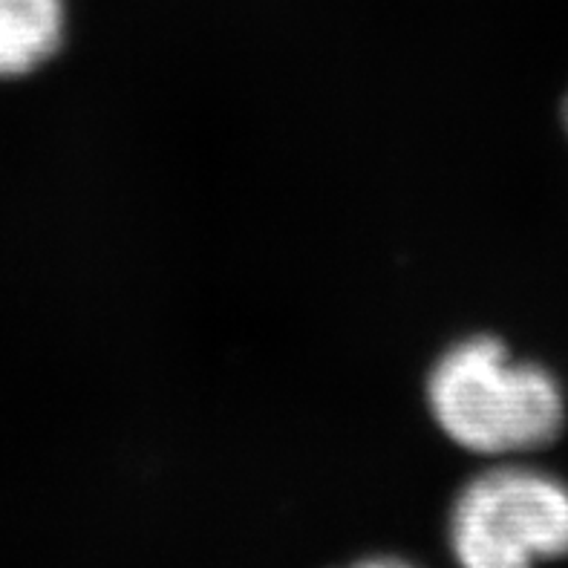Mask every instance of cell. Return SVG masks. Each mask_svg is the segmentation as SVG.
<instances>
[{
  "instance_id": "1",
  "label": "cell",
  "mask_w": 568,
  "mask_h": 568,
  "mask_svg": "<svg viewBox=\"0 0 568 568\" xmlns=\"http://www.w3.org/2000/svg\"><path fill=\"white\" fill-rule=\"evenodd\" d=\"M427 404L447 439L479 456L531 454L566 425L555 375L490 335L459 341L433 364Z\"/></svg>"
},
{
  "instance_id": "2",
  "label": "cell",
  "mask_w": 568,
  "mask_h": 568,
  "mask_svg": "<svg viewBox=\"0 0 568 568\" xmlns=\"http://www.w3.org/2000/svg\"><path fill=\"white\" fill-rule=\"evenodd\" d=\"M459 568H534L568 555V485L546 470L497 465L474 476L450 508Z\"/></svg>"
},
{
  "instance_id": "3",
  "label": "cell",
  "mask_w": 568,
  "mask_h": 568,
  "mask_svg": "<svg viewBox=\"0 0 568 568\" xmlns=\"http://www.w3.org/2000/svg\"><path fill=\"white\" fill-rule=\"evenodd\" d=\"M64 27V0H0V79H18L50 61Z\"/></svg>"
},
{
  "instance_id": "4",
  "label": "cell",
  "mask_w": 568,
  "mask_h": 568,
  "mask_svg": "<svg viewBox=\"0 0 568 568\" xmlns=\"http://www.w3.org/2000/svg\"><path fill=\"white\" fill-rule=\"evenodd\" d=\"M349 568H418V566L402 560V557H367V560L353 562Z\"/></svg>"
},
{
  "instance_id": "5",
  "label": "cell",
  "mask_w": 568,
  "mask_h": 568,
  "mask_svg": "<svg viewBox=\"0 0 568 568\" xmlns=\"http://www.w3.org/2000/svg\"><path fill=\"white\" fill-rule=\"evenodd\" d=\"M562 115H566V128H568V99H566V110H562Z\"/></svg>"
}]
</instances>
